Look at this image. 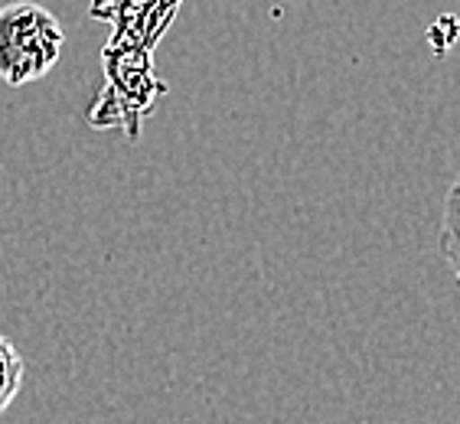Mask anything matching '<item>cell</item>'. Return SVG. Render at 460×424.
I'll return each instance as SVG.
<instances>
[{
  "instance_id": "cell-1",
  "label": "cell",
  "mask_w": 460,
  "mask_h": 424,
  "mask_svg": "<svg viewBox=\"0 0 460 424\" xmlns=\"http://www.w3.org/2000/svg\"><path fill=\"white\" fill-rule=\"evenodd\" d=\"M66 30L53 10L36 0H13L0 7V82L10 89L40 82L62 56Z\"/></svg>"
},
{
  "instance_id": "cell-2",
  "label": "cell",
  "mask_w": 460,
  "mask_h": 424,
  "mask_svg": "<svg viewBox=\"0 0 460 424\" xmlns=\"http://www.w3.org/2000/svg\"><path fill=\"white\" fill-rule=\"evenodd\" d=\"M438 248H441L444 261L451 268L454 281L460 287V173L451 183L447 196H444V216H441V232H438Z\"/></svg>"
},
{
  "instance_id": "cell-3",
  "label": "cell",
  "mask_w": 460,
  "mask_h": 424,
  "mask_svg": "<svg viewBox=\"0 0 460 424\" xmlns=\"http://www.w3.org/2000/svg\"><path fill=\"white\" fill-rule=\"evenodd\" d=\"M23 375H27V363L7 336H0V408L7 411L13 405V398L23 389Z\"/></svg>"
},
{
  "instance_id": "cell-4",
  "label": "cell",
  "mask_w": 460,
  "mask_h": 424,
  "mask_svg": "<svg viewBox=\"0 0 460 424\" xmlns=\"http://www.w3.org/2000/svg\"><path fill=\"white\" fill-rule=\"evenodd\" d=\"M0 415H4V408H0Z\"/></svg>"
}]
</instances>
